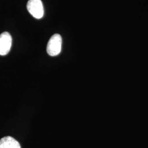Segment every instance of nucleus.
Instances as JSON below:
<instances>
[{
	"label": "nucleus",
	"instance_id": "1",
	"mask_svg": "<svg viewBox=\"0 0 148 148\" xmlns=\"http://www.w3.org/2000/svg\"><path fill=\"white\" fill-rule=\"evenodd\" d=\"M62 44V38L61 36L56 34L50 38L47 46V53L52 57L58 56L61 52Z\"/></svg>",
	"mask_w": 148,
	"mask_h": 148
},
{
	"label": "nucleus",
	"instance_id": "3",
	"mask_svg": "<svg viewBox=\"0 0 148 148\" xmlns=\"http://www.w3.org/2000/svg\"><path fill=\"white\" fill-rule=\"evenodd\" d=\"M12 42L10 34L4 32L0 35V55L5 56L10 52Z\"/></svg>",
	"mask_w": 148,
	"mask_h": 148
},
{
	"label": "nucleus",
	"instance_id": "4",
	"mask_svg": "<svg viewBox=\"0 0 148 148\" xmlns=\"http://www.w3.org/2000/svg\"><path fill=\"white\" fill-rule=\"evenodd\" d=\"M0 148H21V146L14 138L7 136L0 139Z\"/></svg>",
	"mask_w": 148,
	"mask_h": 148
},
{
	"label": "nucleus",
	"instance_id": "2",
	"mask_svg": "<svg viewBox=\"0 0 148 148\" xmlns=\"http://www.w3.org/2000/svg\"><path fill=\"white\" fill-rule=\"evenodd\" d=\"M27 10L36 19L42 18L44 14V9L41 0H29L27 3Z\"/></svg>",
	"mask_w": 148,
	"mask_h": 148
}]
</instances>
